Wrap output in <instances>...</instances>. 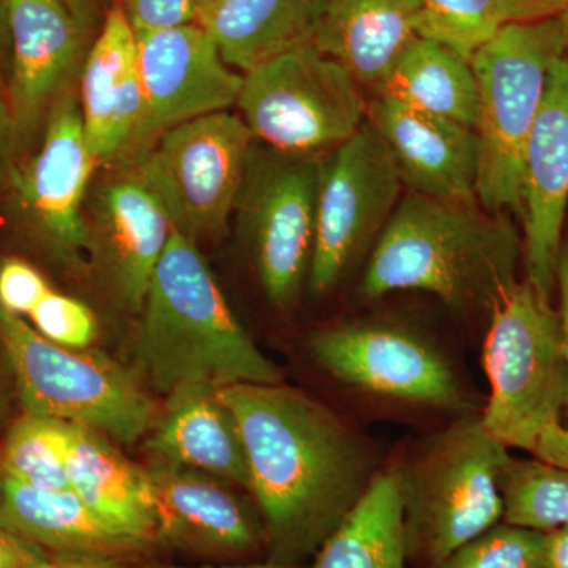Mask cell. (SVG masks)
Segmentation results:
<instances>
[{"label":"cell","mask_w":568,"mask_h":568,"mask_svg":"<svg viewBox=\"0 0 568 568\" xmlns=\"http://www.w3.org/2000/svg\"><path fill=\"white\" fill-rule=\"evenodd\" d=\"M145 448L151 458L192 467L248 493L252 487L237 418L219 388L183 387L168 395Z\"/></svg>","instance_id":"21"},{"label":"cell","mask_w":568,"mask_h":568,"mask_svg":"<svg viewBox=\"0 0 568 568\" xmlns=\"http://www.w3.org/2000/svg\"><path fill=\"white\" fill-rule=\"evenodd\" d=\"M0 526L50 552L142 558L148 545L100 518L73 489H43L0 476Z\"/></svg>","instance_id":"23"},{"label":"cell","mask_w":568,"mask_h":568,"mask_svg":"<svg viewBox=\"0 0 568 568\" xmlns=\"http://www.w3.org/2000/svg\"><path fill=\"white\" fill-rule=\"evenodd\" d=\"M28 317L40 335L70 349H88L99 332L91 306L54 290L41 298Z\"/></svg>","instance_id":"32"},{"label":"cell","mask_w":568,"mask_h":568,"mask_svg":"<svg viewBox=\"0 0 568 568\" xmlns=\"http://www.w3.org/2000/svg\"><path fill=\"white\" fill-rule=\"evenodd\" d=\"M142 470L155 514L156 547L215 559L265 551L263 519L226 487V481L156 458Z\"/></svg>","instance_id":"17"},{"label":"cell","mask_w":568,"mask_h":568,"mask_svg":"<svg viewBox=\"0 0 568 568\" xmlns=\"http://www.w3.org/2000/svg\"><path fill=\"white\" fill-rule=\"evenodd\" d=\"M420 37L470 61L474 52L511 22L506 0H420Z\"/></svg>","instance_id":"30"},{"label":"cell","mask_w":568,"mask_h":568,"mask_svg":"<svg viewBox=\"0 0 568 568\" xmlns=\"http://www.w3.org/2000/svg\"><path fill=\"white\" fill-rule=\"evenodd\" d=\"M402 495L395 459L325 540L313 568H406Z\"/></svg>","instance_id":"27"},{"label":"cell","mask_w":568,"mask_h":568,"mask_svg":"<svg viewBox=\"0 0 568 568\" xmlns=\"http://www.w3.org/2000/svg\"><path fill=\"white\" fill-rule=\"evenodd\" d=\"M134 355L145 383L164 396L183 387L283 383L234 316L200 245L175 231L138 315Z\"/></svg>","instance_id":"3"},{"label":"cell","mask_w":568,"mask_h":568,"mask_svg":"<svg viewBox=\"0 0 568 568\" xmlns=\"http://www.w3.org/2000/svg\"><path fill=\"white\" fill-rule=\"evenodd\" d=\"M110 437L69 422L70 488L82 503L126 536L156 547V523L142 466L133 465Z\"/></svg>","instance_id":"25"},{"label":"cell","mask_w":568,"mask_h":568,"mask_svg":"<svg viewBox=\"0 0 568 568\" xmlns=\"http://www.w3.org/2000/svg\"><path fill=\"white\" fill-rule=\"evenodd\" d=\"M521 193L526 280L551 298L568 207V54L549 71L523 155Z\"/></svg>","instance_id":"18"},{"label":"cell","mask_w":568,"mask_h":568,"mask_svg":"<svg viewBox=\"0 0 568 568\" xmlns=\"http://www.w3.org/2000/svg\"><path fill=\"white\" fill-rule=\"evenodd\" d=\"M375 95L476 130L477 84L473 67L458 52L435 40L417 37L399 55Z\"/></svg>","instance_id":"26"},{"label":"cell","mask_w":568,"mask_h":568,"mask_svg":"<svg viewBox=\"0 0 568 568\" xmlns=\"http://www.w3.org/2000/svg\"><path fill=\"white\" fill-rule=\"evenodd\" d=\"M556 290L559 291L560 339H562L564 362L567 369V405L564 417L568 416V244L560 250L558 272H556Z\"/></svg>","instance_id":"40"},{"label":"cell","mask_w":568,"mask_h":568,"mask_svg":"<svg viewBox=\"0 0 568 568\" xmlns=\"http://www.w3.org/2000/svg\"><path fill=\"white\" fill-rule=\"evenodd\" d=\"M48 555L47 549L0 526V568H28Z\"/></svg>","instance_id":"36"},{"label":"cell","mask_w":568,"mask_h":568,"mask_svg":"<svg viewBox=\"0 0 568 568\" xmlns=\"http://www.w3.org/2000/svg\"><path fill=\"white\" fill-rule=\"evenodd\" d=\"M510 457L480 414L462 413L394 458L410 567L433 568L503 521L500 478Z\"/></svg>","instance_id":"4"},{"label":"cell","mask_w":568,"mask_h":568,"mask_svg":"<svg viewBox=\"0 0 568 568\" xmlns=\"http://www.w3.org/2000/svg\"><path fill=\"white\" fill-rule=\"evenodd\" d=\"M503 521L549 532L568 526V469L541 459L510 457L500 478Z\"/></svg>","instance_id":"29"},{"label":"cell","mask_w":568,"mask_h":568,"mask_svg":"<svg viewBox=\"0 0 568 568\" xmlns=\"http://www.w3.org/2000/svg\"><path fill=\"white\" fill-rule=\"evenodd\" d=\"M0 351L24 413L84 425L123 444L148 435L159 416L144 384L125 366L55 345L2 306Z\"/></svg>","instance_id":"6"},{"label":"cell","mask_w":568,"mask_h":568,"mask_svg":"<svg viewBox=\"0 0 568 568\" xmlns=\"http://www.w3.org/2000/svg\"><path fill=\"white\" fill-rule=\"evenodd\" d=\"M545 568H568V526L545 532Z\"/></svg>","instance_id":"41"},{"label":"cell","mask_w":568,"mask_h":568,"mask_svg":"<svg viewBox=\"0 0 568 568\" xmlns=\"http://www.w3.org/2000/svg\"><path fill=\"white\" fill-rule=\"evenodd\" d=\"M140 559L104 552H50L28 568H145Z\"/></svg>","instance_id":"35"},{"label":"cell","mask_w":568,"mask_h":568,"mask_svg":"<svg viewBox=\"0 0 568 568\" xmlns=\"http://www.w3.org/2000/svg\"><path fill=\"white\" fill-rule=\"evenodd\" d=\"M125 14L134 32L156 31L196 22L194 0H111Z\"/></svg>","instance_id":"34"},{"label":"cell","mask_w":568,"mask_h":568,"mask_svg":"<svg viewBox=\"0 0 568 568\" xmlns=\"http://www.w3.org/2000/svg\"><path fill=\"white\" fill-rule=\"evenodd\" d=\"M530 454L541 462L568 469V426L560 422L547 426Z\"/></svg>","instance_id":"37"},{"label":"cell","mask_w":568,"mask_h":568,"mask_svg":"<svg viewBox=\"0 0 568 568\" xmlns=\"http://www.w3.org/2000/svg\"><path fill=\"white\" fill-rule=\"evenodd\" d=\"M99 170L77 88L54 104L37 148L2 182L13 230L67 274L85 276L84 207Z\"/></svg>","instance_id":"8"},{"label":"cell","mask_w":568,"mask_h":568,"mask_svg":"<svg viewBox=\"0 0 568 568\" xmlns=\"http://www.w3.org/2000/svg\"><path fill=\"white\" fill-rule=\"evenodd\" d=\"M108 170L85 200V276L112 308L138 316L173 227L129 166Z\"/></svg>","instance_id":"14"},{"label":"cell","mask_w":568,"mask_h":568,"mask_svg":"<svg viewBox=\"0 0 568 568\" xmlns=\"http://www.w3.org/2000/svg\"><path fill=\"white\" fill-rule=\"evenodd\" d=\"M489 399L485 428L508 448L532 452L544 429L562 424L567 369L551 298L517 282L493 308L484 342Z\"/></svg>","instance_id":"7"},{"label":"cell","mask_w":568,"mask_h":568,"mask_svg":"<svg viewBox=\"0 0 568 568\" xmlns=\"http://www.w3.org/2000/svg\"><path fill=\"white\" fill-rule=\"evenodd\" d=\"M205 2H207V0H194V6H196V13H197V10H200L201 7H203ZM196 17H197V14H196Z\"/></svg>","instance_id":"46"},{"label":"cell","mask_w":568,"mask_h":568,"mask_svg":"<svg viewBox=\"0 0 568 568\" xmlns=\"http://www.w3.org/2000/svg\"><path fill=\"white\" fill-rule=\"evenodd\" d=\"M567 14H568V10H567Z\"/></svg>","instance_id":"47"},{"label":"cell","mask_w":568,"mask_h":568,"mask_svg":"<svg viewBox=\"0 0 568 568\" xmlns=\"http://www.w3.org/2000/svg\"><path fill=\"white\" fill-rule=\"evenodd\" d=\"M433 568H545V532L499 523Z\"/></svg>","instance_id":"31"},{"label":"cell","mask_w":568,"mask_h":568,"mask_svg":"<svg viewBox=\"0 0 568 568\" xmlns=\"http://www.w3.org/2000/svg\"><path fill=\"white\" fill-rule=\"evenodd\" d=\"M327 153L284 152L256 141L246 163L234 207L237 234L265 297L280 310H290L308 283Z\"/></svg>","instance_id":"10"},{"label":"cell","mask_w":568,"mask_h":568,"mask_svg":"<svg viewBox=\"0 0 568 568\" xmlns=\"http://www.w3.org/2000/svg\"><path fill=\"white\" fill-rule=\"evenodd\" d=\"M11 387H14L13 376H11L10 366L7 364L6 355H0V426L9 410Z\"/></svg>","instance_id":"44"},{"label":"cell","mask_w":568,"mask_h":568,"mask_svg":"<svg viewBox=\"0 0 568 568\" xmlns=\"http://www.w3.org/2000/svg\"><path fill=\"white\" fill-rule=\"evenodd\" d=\"M51 286L43 274L21 257L0 261V306L20 317H28Z\"/></svg>","instance_id":"33"},{"label":"cell","mask_w":568,"mask_h":568,"mask_svg":"<svg viewBox=\"0 0 568 568\" xmlns=\"http://www.w3.org/2000/svg\"><path fill=\"white\" fill-rule=\"evenodd\" d=\"M254 142L241 115L213 112L166 130L125 166L162 205L173 231L200 245L226 231Z\"/></svg>","instance_id":"9"},{"label":"cell","mask_w":568,"mask_h":568,"mask_svg":"<svg viewBox=\"0 0 568 568\" xmlns=\"http://www.w3.org/2000/svg\"><path fill=\"white\" fill-rule=\"evenodd\" d=\"M235 106L254 140L278 151L327 153L368 119L365 89L308 43L246 71Z\"/></svg>","instance_id":"11"},{"label":"cell","mask_w":568,"mask_h":568,"mask_svg":"<svg viewBox=\"0 0 568 568\" xmlns=\"http://www.w3.org/2000/svg\"><path fill=\"white\" fill-rule=\"evenodd\" d=\"M0 476L43 489H71L69 422L24 413L0 446Z\"/></svg>","instance_id":"28"},{"label":"cell","mask_w":568,"mask_h":568,"mask_svg":"<svg viewBox=\"0 0 568 568\" xmlns=\"http://www.w3.org/2000/svg\"><path fill=\"white\" fill-rule=\"evenodd\" d=\"M420 26V0H331L313 44L375 92Z\"/></svg>","instance_id":"22"},{"label":"cell","mask_w":568,"mask_h":568,"mask_svg":"<svg viewBox=\"0 0 568 568\" xmlns=\"http://www.w3.org/2000/svg\"><path fill=\"white\" fill-rule=\"evenodd\" d=\"M136 37L141 119L125 159L115 166L132 163L173 126L230 111L237 104L244 81V74L227 65L197 22L138 32Z\"/></svg>","instance_id":"15"},{"label":"cell","mask_w":568,"mask_h":568,"mask_svg":"<svg viewBox=\"0 0 568 568\" xmlns=\"http://www.w3.org/2000/svg\"><path fill=\"white\" fill-rule=\"evenodd\" d=\"M248 459L271 562L301 567L357 507L386 463L364 432L286 384L219 388Z\"/></svg>","instance_id":"1"},{"label":"cell","mask_w":568,"mask_h":568,"mask_svg":"<svg viewBox=\"0 0 568 568\" xmlns=\"http://www.w3.org/2000/svg\"><path fill=\"white\" fill-rule=\"evenodd\" d=\"M10 65V33L6 0H0V89L6 92ZM7 95V93H6Z\"/></svg>","instance_id":"43"},{"label":"cell","mask_w":568,"mask_h":568,"mask_svg":"<svg viewBox=\"0 0 568 568\" xmlns=\"http://www.w3.org/2000/svg\"><path fill=\"white\" fill-rule=\"evenodd\" d=\"M308 351L324 375L369 402L469 413L454 362L414 328L383 321L336 324L316 332Z\"/></svg>","instance_id":"12"},{"label":"cell","mask_w":568,"mask_h":568,"mask_svg":"<svg viewBox=\"0 0 568 568\" xmlns=\"http://www.w3.org/2000/svg\"><path fill=\"white\" fill-rule=\"evenodd\" d=\"M405 192L386 142L368 119L327 153L308 275L313 294L331 293L372 252Z\"/></svg>","instance_id":"13"},{"label":"cell","mask_w":568,"mask_h":568,"mask_svg":"<svg viewBox=\"0 0 568 568\" xmlns=\"http://www.w3.org/2000/svg\"><path fill=\"white\" fill-rule=\"evenodd\" d=\"M523 239L510 216L477 203L405 192L368 253L361 294L420 291L457 313H487L514 286Z\"/></svg>","instance_id":"2"},{"label":"cell","mask_w":568,"mask_h":568,"mask_svg":"<svg viewBox=\"0 0 568 568\" xmlns=\"http://www.w3.org/2000/svg\"><path fill=\"white\" fill-rule=\"evenodd\" d=\"M6 7L10 33L6 93L20 160L39 142L54 104L78 88L88 33L62 0H6Z\"/></svg>","instance_id":"16"},{"label":"cell","mask_w":568,"mask_h":568,"mask_svg":"<svg viewBox=\"0 0 568 568\" xmlns=\"http://www.w3.org/2000/svg\"><path fill=\"white\" fill-rule=\"evenodd\" d=\"M568 54V14L508 22L470 58L480 144L477 203L523 216V155L544 103L549 71Z\"/></svg>","instance_id":"5"},{"label":"cell","mask_w":568,"mask_h":568,"mask_svg":"<svg viewBox=\"0 0 568 568\" xmlns=\"http://www.w3.org/2000/svg\"><path fill=\"white\" fill-rule=\"evenodd\" d=\"M69 7L73 17L80 22L82 31L91 32L93 24L99 20L100 3L102 0H62Z\"/></svg>","instance_id":"42"},{"label":"cell","mask_w":568,"mask_h":568,"mask_svg":"<svg viewBox=\"0 0 568 568\" xmlns=\"http://www.w3.org/2000/svg\"><path fill=\"white\" fill-rule=\"evenodd\" d=\"M511 22L544 20L568 10V0H506Z\"/></svg>","instance_id":"39"},{"label":"cell","mask_w":568,"mask_h":568,"mask_svg":"<svg viewBox=\"0 0 568 568\" xmlns=\"http://www.w3.org/2000/svg\"><path fill=\"white\" fill-rule=\"evenodd\" d=\"M368 121L386 142L406 192L476 203L480 162L476 130L383 95L369 100Z\"/></svg>","instance_id":"19"},{"label":"cell","mask_w":568,"mask_h":568,"mask_svg":"<svg viewBox=\"0 0 568 568\" xmlns=\"http://www.w3.org/2000/svg\"><path fill=\"white\" fill-rule=\"evenodd\" d=\"M78 97L84 132L100 168L125 159L140 125L142 95L138 37L121 10L110 7L82 63Z\"/></svg>","instance_id":"20"},{"label":"cell","mask_w":568,"mask_h":568,"mask_svg":"<svg viewBox=\"0 0 568 568\" xmlns=\"http://www.w3.org/2000/svg\"><path fill=\"white\" fill-rule=\"evenodd\" d=\"M18 162L17 130L11 115L9 100L0 89V185L6 181L13 164Z\"/></svg>","instance_id":"38"},{"label":"cell","mask_w":568,"mask_h":568,"mask_svg":"<svg viewBox=\"0 0 568 568\" xmlns=\"http://www.w3.org/2000/svg\"><path fill=\"white\" fill-rule=\"evenodd\" d=\"M331 0H207L196 22L215 41L224 61L246 73L313 43Z\"/></svg>","instance_id":"24"},{"label":"cell","mask_w":568,"mask_h":568,"mask_svg":"<svg viewBox=\"0 0 568 568\" xmlns=\"http://www.w3.org/2000/svg\"><path fill=\"white\" fill-rule=\"evenodd\" d=\"M160 568H302V567L283 566V564H276V562H271V560H265V562L246 564V566H227V567H160Z\"/></svg>","instance_id":"45"}]
</instances>
